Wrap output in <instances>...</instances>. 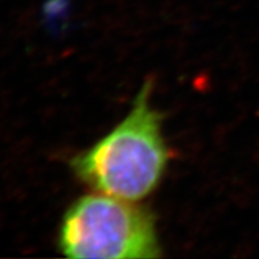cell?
<instances>
[{"label": "cell", "mask_w": 259, "mask_h": 259, "mask_svg": "<svg viewBox=\"0 0 259 259\" xmlns=\"http://www.w3.org/2000/svg\"><path fill=\"white\" fill-rule=\"evenodd\" d=\"M152 81L140 88L130 113L88 150L75 155V178L99 193L140 201L160 185L169 161L161 114L151 103Z\"/></svg>", "instance_id": "cell-1"}, {"label": "cell", "mask_w": 259, "mask_h": 259, "mask_svg": "<svg viewBox=\"0 0 259 259\" xmlns=\"http://www.w3.org/2000/svg\"><path fill=\"white\" fill-rule=\"evenodd\" d=\"M58 249L69 258L160 256L156 222L148 209L109 194L75 200L62 217Z\"/></svg>", "instance_id": "cell-2"}]
</instances>
